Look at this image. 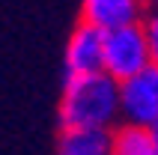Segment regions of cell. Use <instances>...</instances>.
<instances>
[{
    "label": "cell",
    "mask_w": 158,
    "mask_h": 155,
    "mask_svg": "<svg viewBox=\"0 0 158 155\" xmlns=\"http://www.w3.org/2000/svg\"><path fill=\"white\" fill-rule=\"evenodd\" d=\"M60 128H102L119 125V84L105 72L66 75L60 95Z\"/></svg>",
    "instance_id": "cell-1"
},
{
    "label": "cell",
    "mask_w": 158,
    "mask_h": 155,
    "mask_svg": "<svg viewBox=\"0 0 158 155\" xmlns=\"http://www.w3.org/2000/svg\"><path fill=\"white\" fill-rule=\"evenodd\" d=\"M146 66H152V60L140 24L119 27V30H110L102 36V72L110 81L123 84L128 78L140 75Z\"/></svg>",
    "instance_id": "cell-2"
},
{
    "label": "cell",
    "mask_w": 158,
    "mask_h": 155,
    "mask_svg": "<svg viewBox=\"0 0 158 155\" xmlns=\"http://www.w3.org/2000/svg\"><path fill=\"white\" fill-rule=\"evenodd\" d=\"M158 119V66L119 84V125L149 128Z\"/></svg>",
    "instance_id": "cell-3"
},
{
    "label": "cell",
    "mask_w": 158,
    "mask_h": 155,
    "mask_svg": "<svg viewBox=\"0 0 158 155\" xmlns=\"http://www.w3.org/2000/svg\"><path fill=\"white\" fill-rule=\"evenodd\" d=\"M146 9V0H81V24L96 27L98 33H110L140 24Z\"/></svg>",
    "instance_id": "cell-4"
},
{
    "label": "cell",
    "mask_w": 158,
    "mask_h": 155,
    "mask_svg": "<svg viewBox=\"0 0 158 155\" xmlns=\"http://www.w3.org/2000/svg\"><path fill=\"white\" fill-rule=\"evenodd\" d=\"M102 36L96 27L81 24L72 30L66 45V75H93L102 72Z\"/></svg>",
    "instance_id": "cell-5"
},
{
    "label": "cell",
    "mask_w": 158,
    "mask_h": 155,
    "mask_svg": "<svg viewBox=\"0 0 158 155\" xmlns=\"http://www.w3.org/2000/svg\"><path fill=\"white\" fill-rule=\"evenodd\" d=\"M114 131L102 128H60L57 155H110Z\"/></svg>",
    "instance_id": "cell-6"
},
{
    "label": "cell",
    "mask_w": 158,
    "mask_h": 155,
    "mask_svg": "<svg viewBox=\"0 0 158 155\" xmlns=\"http://www.w3.org/2000/svg\"><path fill=\"white\" fill-rule=\"evenodd\" d=\"M110 155H155L149 143L146 128H134V125H116L114 128V149Z\"/></svg>",
    "instance_id": "cell-7"
},
{
    "label": "cell",
    "mask_w": 158,
    "mask_h": 155,
    "mask_svg": "<svg viewBox=\"0 0 158 155\" xmlns=\"http://www.w3.org/2000/svg\"><path fill=\"white\" fill-rule=\"evenodd\" d=\"M140 30H143V39H146V48H149L152 66H158V6L146 9V15L140 21Z\"/></svg>",
    "instance_id": "cell-8"
},
{
    "label": "cell",
    "mask_w": 158,
    "mask_h": 155,
    "mask_svg": "<svg viewBox=\"0 0 158 155\" xmlns=\"http://www.w3.org/2000/svg\"><path fill=\"white\" fill-rule=\"evenodd\" d=\"M146 134H149V143H152V152L158 155V119L152 122L149 128H146Z\"/></svg>",
    "instance_id": "cell-9"
},
{
    "label": "cell",
    "mask_w": 158,
    "mask_h": 155,
    "mask_svg": "<svg viewBox=\"0 0 158 155\" xmlns=\"http://www.w3.org/2000/svg\"><path fill=\"white\" fill-rule=\"evenodd\" d=\"M146 3H149V0H146ZM155 3H158V0H155Z\"/></svg>",
    "instance_id": "cell-10"
},
{
    "label": "cell",
    "mask_w": 158,
    "mask_h": 155,
    "mask_svg": "<svg viewBox=\"0 0 158 155\" xmlns=\"http://www.w3.org/2000/svg\"><path fill=\"white\" fill-rule=\"evenodd\" d=\"M155 6H158V3H155Z\"/></svg>",
    "instance_id": "cell-11"
}]
</instances>
